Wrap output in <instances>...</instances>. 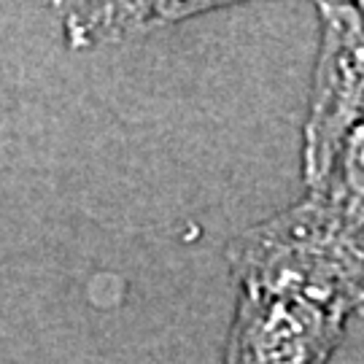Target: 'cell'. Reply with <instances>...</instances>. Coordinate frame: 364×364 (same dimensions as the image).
Instances as JSON below:
<instances>
[{"label":"cell","mask_w":364,"mask_h":364,"mask_svg":"<svg viewBox=\"0 0 364 364\" xmlns=\"http://www.w3.org/2000/svg\"><path fill=\"white\" fill-rule=\"evenodd\" d=\"M348 321L308 299L237 291L221 364H326Z\"/></svg>","instance_id":"obj_3"},{"label":"cell","mask_w":364,"mask_h":364,"mask_svg":"<svg viewBox=\"0 0 364 364\" xmlns=\"http://www.w3.org/2000/svg\"><path fill=\"white\" fill-rule=\"evenodd\" d=\"M237 291H278L351 321L364 316V216L308 192L227 246Z\"/></svg>","instance_id":"obj_1"},{"label":"cell","mask_w":364,"mask_h":364,"mask_svg":"<svg viewBox=\"0 0 364 364\" xmlns=\"http://www.w3.org/2000/svg\"><path fill=\"white\" fill-rule=\"evenodd\" d=\"M321 41L302 127V178L324 181L340 141L364 122V14L359 3H318Z\"/></svg>","instance_id":"obj_2"},{"label":"cell","mask_w":364,"mask_h":364,"mask_svg":"<svg viewBox=\"0 0 364 364\" xmlns=\"http://www.w3.org/2000/svg\"><path fill=\"white\" fill-rule=\"evenodd\" d=\"M308 192L329 197L343 208L364 216V122L340 141L324 181Z\"/></svg>","instance_id":"obj_5"},{"label":"cell","mask_w":364,"mask_h":364,"mask_svg":"<svg viewBox=\"0 0 364 364\" xmlns=\"http://www.w3.org/2000/svg\"><path fill=\"white\" fill-rule=\"evenodd\" d=\"M63 27L76 49L122 43L159 27L183 22L195 14L221 9L210 3H76L65 6Z\"/></svg>","instance_id":"obj_4"}]
</instances>
